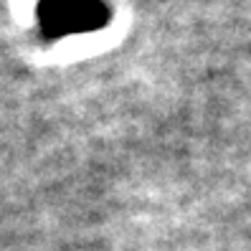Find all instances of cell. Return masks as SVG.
I'll return each mask as SVG.
<instances>
[{
	"label": "cell",
	"mask_w": 251,
	"mask_h": 251,
	"mask_svg": "<svg viewBox=\"0 0 251 251\" xmlns=\"http://www.w3.org/2000/svg\"><path fill=\"white\" fill-rule=\"evenodd\" d=\"M43 16H46V25L53 31L79 33L104 25L109 18V10L99 0H53L43 10Z\"/></svg>",
	"instance_id": "obj_1"
}]
</instances>
